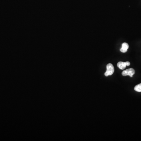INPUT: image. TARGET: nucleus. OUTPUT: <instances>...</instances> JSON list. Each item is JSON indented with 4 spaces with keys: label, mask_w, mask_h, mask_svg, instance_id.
Instances as JSON below:
<instances>
[{
    "label": "nucleus",
    "mask_w": 141,
    "mask_h": 141,
    "mask_svg": "<svg viewBox=\"0 0 141 141\" xmlns=\"http://www.w3.org/2000/svg\"><path fill=\"white\" fill-rule=\"evenodd\" d=\"M107 70L105 73V75L106 77L112 75L114 72V67L111 63H108L107 65Z\"/></svg>",
    "instance_id": "1"
},
{
    "label": "nucleus",
    "mask_w": 141,
    "mask_h": 141,
    "mask_svg": "<svg viewBox=\"0 0 141 141\" xmlns=\"http://www.w3.org/2000/svg\"><path fill=\"white\" fill-rule=\"evenodd\" d=\"M135 70L132 68L127 69L125 70H123L122 73V75L123 76L129 75L131 77H132L133 75L135 74Z\"/></svg>",
    "instance_id": "2"
},
{
    "label": "nucleus",
    "mask_w": 141,
    "mask_h": 141,
    "mask_svg": "<svg viewBox=\"0 0 141 141\" xmlns=\"http://www.w3.org/2000/svg\"><path fill=\"white\" fill-rule=\"evenodd\" d=\"M130 63L129 62H119L117 63V66L120 69L123 70L126 68V66H129Z\"/></svg>",
    "instance_id": "3"
},
{
    "label": "nucleus",
    "mask_w": 141,
    "mask_h": 141,
    "mask_svg": "<svg viewBox=\"0 0 141 141\" xmlns=\"http://www.w3.org/2000/svg\"><path fill=\"white\" fill-rule=\"evenodd\" d=\"M129 44L126 42H124L122 44V47L120 49L121 52L122 53H126L129 49Z\"/></svg>",
    "instance_id": "4"
},
{
    "label": "nucleus",
    "mask_w": 141,
    "mask_h": 141,
    "mask_svg": "<svg viewBox=\"0 0 141 141\" xmlns=\"http://www.w3.org/2000/svg\"><path fill=\"white\" fill-rule=\"evenodd\" d=\"M134 90L137 92H141V83L135 86Z\"/></svg>",
    "instance_id": "5"
}]
</instances>
